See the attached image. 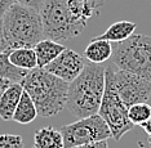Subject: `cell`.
Instances as JSON below:
<instances>
[{"label":"cell","mask_w":151,"mask_h":148,"mask_svg":"<svg viewBox=\"0 0 151 148\" xmlns=\"http://www.w3.org/2000/svg\"><path fill=\"white\" fill-rule=\"evenodd\" d=\"M106 67L85 63L80 75L68 84L66 107L76 119H84L98 113L105 93Z\"/></svg>","instance_id":"obj_1"},{"label":"cell","mask_w":151,"mask_h":148,"mask_svg":"<svg viewBox=\"0 0 151 148\" xmlns=\"http://www.w3.org/2000/svg\"><path fill=\"white\" fill-rule=\"evenodd\" d=\"M21 85L32 99L37 115L42 117L56 116L66 107L68 82L54 76L45 68L36 67L29 71Z\"/></svg>","instance_id":"obj_2"},{"label":"cell","mask_w":151,"mask_h":148,"mask_svg":"<svg viewBox=\"0 0 151 148\" xmlns=\"http://www.w3.org/2000/svg\"><path fill=\"white\" fill-rule=\"evenodd\" d=\"M4 37L9 49L34 48L44 39L39 10L13 3L1 18Z\"/></svg>","instance_id":"obj_3"},{"label":"cell","mask_w":151,"mask_h":148,"mask_svg":"<svg viewBox=\"0 0 151 148\" xmlns=\"http://www.w3.org/2000/svg\"><path fill=\"white\" fill-rule=\"evenodd\" d=\"M112 48L114 66L151 82V36L133 34Z\"/></svg>","instance_id":"obj_4"},{"label":"cell","mask_w":151,"mask_h":148,"mask_svg":"<svg viewBox=\"0 0 151 148\" xmlns=\"http://www.w3.org/2000/svg\"><path fill=\"white\" fill-rule=\"evenodd\" d=\"M39 13L45 39L62 44L79 36L85 29L75 22L67 6V0H44Z\"/></svg>","instance_id":"obj_5"},{"label":"cell","mask_w":151,"mask_h":148,"mask_svg":"<svg viewBox=\"0 0 151 148\" xmlns=\"http://www.w3.org/2000/svg\"><path fill=\"white\" fill-rule=\"evenodd\" d=\"M105 93L98 109V115L107 124L110 132H111V138H114V140L118 142L123 138L124 134L132 130L134 125L130 122L128 117V107L116 94L107 67L105 71Z\"/></svg>","instance_id":"obj_6"},{"label":"cell","mask_w":151,"mask_h":148,"mask_svg":"<svg viewBox=\"0 0 151 148\" xmlns=\"http://www.w3.org/2000/svg\"><path fill=\"white\" fill-rule=\"evenodd\" d=\"M60 132L63 137L65 148L101 142L111 138V132L107 124L98 113L89 117L79 119L73 124L65 125L60 129Z\"/></svg>","instance_id":"obj_7"},{"label":"cell","mask_w":151,"mask_h":148,"mask_svg":"<svg viewBox=\"0 0 151 148\" xmlns=\"http://www.w3.org/2000/svg\"><path fill=\"white\" fill-rule=\"evenodd\" d=\"M107 68L116 94L128 108L137 103L149 101L151 97V82L149 80L118 67L114 70V64H110Z\"/></svg>","instance_id":"obj_8"},{"label":"cell","mask_w":151,"mask_h":148,"mask_svg":"<svg viewBox=\"0 0 151 148\" xmlns=\"http://www.w3.org/2000/svg\"><path fill=\"white\" fill-rule=\"evenodd\" d=\"M84 66L85 63L83 61V57L78 54L75 50L66 48L56 59L52 61L49 64H47L44 68L48 72L53 74L54 76L62 79L63 81L70 84L80 75Z\"/></svg>","instance_id":"obj_9"},{"label":"cell","mask_w":151,"mask_h":148,"mask_svg":"<svg viewBox=\"0 0 151 148\" xmlns=\"http://www.w3.org/2000/svg\"><path fill=\"white\" fill-rule=\"evenodd\" d=\"M23 93L21 82H12L0 97V119L12 120L17 104Z\"/></svg>","instance_id":"obj_10"},{"label":"cell","mask_w":151,"mask_h":148,"mask_svg":"<svg viewBox=\"0 0 151 148\" xmlns=\"http://www.w3.org/2000/svg\"><path fill=\"white\" fill-rule=\"evenodd\" d=\"M65 49H66V46H63L61 43H57V41L44 37L43 40H40L34 46L37 59V67L44 68L47 64H49L52 61L56 59Z\"/></svg>","instance_id":"obj_11"},{"label":"cell","mask_w":151,"mask_h":148,"mask_svg":"<svg viewBox=\"0 0 151 148\" xmlns=\"http://www.w3.org/2000/svg\"><path fill=\"white\" fill-rule=\"evenodd\" d=\"M112 50L114 48L110 41L93 37L91 43L88 44V46L85 48L84 56L91 63L101 64L112 57Z\"/></svg>","instance_id":"obj_12"},{"label":"cell","mask_w":151,"mask_h":148,"mask_svg":"<svg viewBox=\"0 0 151 148\" xmlns=\"http://www.w3.org/2000/svg\"><path fill=\"white\" fill-rule=\"evenodd\" d=\"M137 29V23L130 22V21H119V22L112 23L102 35L97 36L98 39L107 40L110 43H122L127 40L134 34Z\"/></svg>","instance_id":"obj_13"},{"label":"cell","mask_w":151,"mask_h":148,"mask_svg":"<svg viewBox=\"0 0 151 148\" xmlns=\"http://www.w3.org/2000/svg\"><path fill=\"white\" fill-rule=\"evenodd\" d=\"M35 148H65L63 137L60 130L53 126H45L34 134Z\"/></svg>","instance_id":"obj_14"},{"label":"cell","mask_w":151,"mask_h":148,"mask_svg":"<svg viewBox=\"0 0 151 148\" xmlns=\"http://www.w3.org/2000/svg\"><path fill=\"white\" fill-rule=\"evenodd\" d=\"M9 61L16 67L26 71L35 70L37 67V59L34 48H16L9 51Z\"/></svg>","instance_id":"obj_15"},{"label":"cell","mask_w":151,"mask_h":148,"mask_svg":"<svg viewBox=\"0 0 151 148\" xmlns=\"http://www.w3.org/2000/svg\"><path fill=\"white\" fill-rule=\"evenodd\" d=\"M36 116H37V111H36V107H35V104H34L32 99L23 90L21 99H19L16 111L13 113L12 120L18 124L26 125V124L32 122L34 120L36 119Z\"/></svg>","instance_id":"obj_16"},{"label":"cell","mask_w":151,"mask_h":148,"mask_svg":"<svg viewBox=\"0 0 151 148\" xmlns=\"http://www.w3.org/2000/svg\"><path fill=\"white\" fill-rule=\"evenodd\" d=\"M9 51L11 49L0 51V79H5L11 82H21L29 71L12 64L9 61Z\"/></svg>","instance_id":"obj_17"},{"label":"cell","mask_w":151,"mask_h":148,"mask_svg":"<svg viewBox=\"0 0 151 148\" xmlns=\"http://www.w3.org/2000/svg\"><path fill=\"white\" fill-rule=\"evenodd\" d=\"M128 117L133 125H141L151 117V106L147 102L130 106L128 108Z\"/></svg>","instance_id":"obj_18"},{"label":"cell","mask_w":151,"mask_h":148,"mask_svg":"<svg viewBox=\"0 0 151 148\" xmlns=\"http://www.w3.org/2000/svg\"><path fill=\"white\" fill-rule=\"evenodd\" d=\"M0 148H23V139L16 134H0Z\"/></svg>","instance_id":"obj_19"},{"label":"cell","mask_w":151,"mask_h":148,"mask_svg":"<svg viewBox=\"0 0 151 148\" xmlns=\"http://www.w3.org/2000/svg\"><path fill=\"white\" fill-rule=\"evenodd\" d=\"M14 3H18V4L30 6V8H34L36 10H40V8H42V5L44 3V0H14Z\"/></svg>","instance_id":"obj_20"},{"label":"cell","mask_w":151,"mask_h":148,"mask_svg":"<svg viewBox=\"0 0 151 148\" xmlns=\"http://www.w3.org/2000/svg\"><path fill=\"white\" fill-rule=\"evenodd\" d=\"M71 148H109V144L106 140H101V142H94V143H88V144H81V146L71 147Z\"/></svg>","instance_id":"obj_21"},{"label":"cell","mask_w":151,"mask_h":148,"mask_svg":"<svg viewBox=\"0 0 151 148\" xmlns=\"http://www.w3.org/2000/svg\"><path fill=\"white\" fill-rule=\"evenodd\" d=\"M13 3H14V0H0V19L3 18V16L5 14V12Z\"/></svg>","instance_id":"obj_22"},{"label":"cell","mask_w":151,"mask_h":148,"mask_svg":"<svg viewBox=\"0 0 151 148\" xmlns=\"http://www.w3.org/2000/svg\"><path fill=\"white\" fill-rule=\"evenodd\" d=\"M8 44L5 41V37H4V31H3V22L0 19V51H5L8 50Z\"/></svg>","instance_id":"obj_23"},{"label":"cell","mask_w":151,"mask_h":148,"mask_svg":"<svg viewBox=\"0 0 151 148\" xmlns=\"http://www.w3.org/2000/svg\"><path fill=\"white\" fill-rule=\"evenodd\" d=\"M141 128L145 130V133L147 134V135L151 137V117L147 120V121H145V122L141 124Z\"/></svg>","instance_id":"obj_24"},{"label":"cell","mask_w":151,"mask_h":148,"mask_svg":"<svg viewBox=\"0 0 151 148\" xmlns=\"http://www.w3.org/2000/svg\"><path fill=\"white\" fill-rule=\"evenodd\" d=\"M12 82L9 81V80H5V79H0V97H1V94L4 93V90L6 88L11 85Z\"/></svg>","instance_id":"obj_25"},{"label":"cell","mask_w":151,"mask_h":148,"mask_svg":"<svg viewBox=\"0 0 151 148\" xmlns=\"http://www.w3.org/2000/svg\"><path fill=\"white\" fill-rule=\"evenodd\" d=\"M92 1L94 3V5L97 6V8H101V6L105 4V1H106V0H92Z\"/></svg>","instance_id":"obj_26"},{"label":"cell","mask_w":151,"mask_h":148,"mask_svg":"<svg viewBox=\"0 0 151 148\" xmlns=\"http://www.w3.org/2000/svg\"><path fill=\"white\" fill-rule=\"evenodd\" d=\"M147 142H149V146L151 148V137H149V139H147Z\"/></svg>","instance_id":"obj_27"},{"label":"cell","mask_w":151,"mask_h":148,"mask_svg":"<svg viewBox=\"0 0 151 148\" xmlns=\"http://www.w3.org/2000/svg\"><path fill=\"white\" fill-rule=\"evenodd\" d=\"M34 148H35V147H34Z\"/></svg>","instance_id":"obj_28"}]
</instances>
